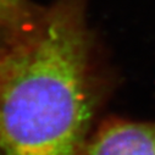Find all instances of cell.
Returning a JSON list of instances; mask_svg holds the SVG:
<instances>
[{
  "label": "cell",
  "instance_id": "obj_1",
  "mask_svg": "<svg viewBox=\"0 0 155 155\" xmlns=\"http://www.w3.org/2000/svg\"><path fill=\"white\" fill-rule=\"evenodd\" d=\"M86 0H56L2 58L0 155H83L98 106Z\"/></svg>",
  "mask_w": 155,
  "mask_h": 155
},
{
  "label": "cell",
  "instance_id": "obj_4",
  "mask_svg": "<svg viewBox=\"0 0 155 155\" xmlns=\"http://www.w3.org/2000/svg\"><path fill=\"white\" fill-rule=\"evenodd\" d=\"M16 42H17L16 38H14L4 28L0 27V56L5 55Z\"/></svg>",
  "mask_w": 155,
  "mask_h": 155
},
{
  "label": "cell",
  "instance_id": "obj_3",
  "mask_svg": "<svg viewBox=\"0 0 155 155\" xmlns=\"http://www.w3.org/2000/svg\"><path fill=\"white\" fill-rule=\"evenodd\" d=\"M43 12L28 0H0V27L20 41L34 31Z\"/></svg>",
  "mask_w": 155,
  "mask_h": 155
},
{
  "label": "cell",
  "instance_id": "obj_5",
  "mask_svg": "<svg viewBox=\"0 0 155 155\" xmlns=\"http://www.w3.org/2000/svg\"><path fill=\"white\" fill-rule=\"evenodd\" d=\"M3 56H4V55H3ZM3 56H0V66H2V58H3Z\"/></svg>",
  "mask_w": 155,
  "mask_h": 155
},
{
  "label": "cell",
  "instance_id": "obj_2",
  "mask_svg": "<svg viewBox=\"0 0 155 155\" xmlns=\"http://www.w3.org/2000/svg\"><path fill=\"white\" fill-rule=\"evenodd\" d=\"M83 155H155V122L107 121L89 138Z\"/></svg>",
  "mask_w": 155,
  "mask_h": 155
}]
</instances>
